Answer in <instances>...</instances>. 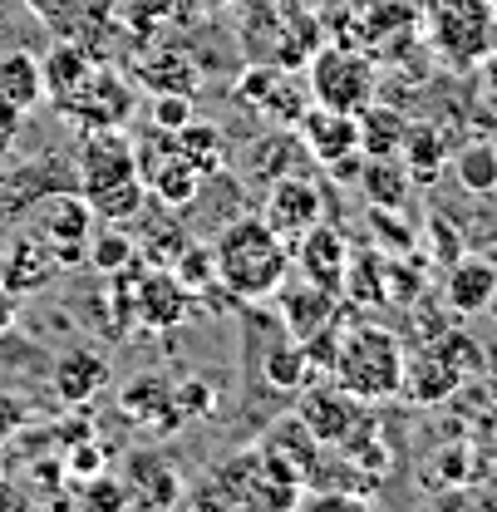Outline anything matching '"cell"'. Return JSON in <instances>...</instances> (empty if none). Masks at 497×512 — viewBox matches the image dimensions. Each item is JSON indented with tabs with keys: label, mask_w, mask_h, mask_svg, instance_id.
I'll list each match as a JSON object with an SVG mask.
<instances>
[{
	"label": "cell",
	"mask_w": 497,
	"mask_h": 512,
	"mask_svg": "<svg viewBox=\"0 0 497 512\" xmlns=\"http://www.w3.org/2000/svg\"><path fill=\"white\" fill-rule=\"evenodd\" d=\"M74 188L94 207L99 222H133L148 202V188L133 163V138L124 128H84L74 153Z\"/></svg>",
	"instance_id": "6da1fadb"
},
{
	"label": "cell",
	"mask_w": 497,
	"mask_h": 512,
	"mask_svg": "<svg viewBox=\"0 0 497 512\" xmlns=\"http://www.w3.org/2000/svg\"><path fill=\"white\" fill-rule=\"evenodd\" d=\"M212 261H217V286L232 301H271L291 271V242H281L266 227V217H237L212 242Z\"/></svg>",
	"instance_id": "7a4b0ae2"
},
{
	"label": "cell",
	"mask_w": 497,
	"mask_h": 512,
	"mask_svg": "<svg viewBox=\"0 0 497 512\" xmlns=\"http://www.w3.org/2000/svg\"><path fill=\"white\" fill-rule=\"evenodd\" d=\"M404 340L389 325L360 320L350 330H340V350H335V370L330 380L340 384L345 394H355L360 404H384L404 389Z\"/></svg>",
	"instance_id": "3957f363"
},
{
	"label": "cell",
	"mask_w": 497,
	"mask_h": 512,
	"mask_svg": "<svg viewBox=\"0 0 497 512\" xmlns=\"http://www.w3.org/2000/svg\"><path fill=\"white\" fill-rule=\"evenodd\" d=\"M306 89H311V104L360 114L365 104L379 99V64L365 45H350V40L320 45L306 60Z\"/></svg>",
	"instance_id": "277c9868"
},
{
	"label": "cell",
	"mask_w": 497,
	"mask_h": 512,
	"mask_svg": "<svg viewBox=\"0 0 497 512\" xmlns=\"http://www.w3.org/2000/svg\"><path fill=\"white\" fill-rule=\"evenodd\" d=\"M493 0H424V30L438 60L473 69L493 50Z\"/></svg>",
	"instance_id": "5b68a950"
},
{
	"label": "cell",
	"mask_w": 497,
	"mask_h": 512,
	"mask_svg": "<svg viewBox=\"0 0 497 512\" xmlns=\"http://www.w3.org/2000/svg\"><path fill=\"white\" fill-rule=\"evenodd\" d=\"M133 104H138V94H133V79L128 74H119L114 64H94L89 69V79L69 94V99H60L55 109H60L69 124L79 128H128V119H133Z\"/></svg>",
	"instance_id": "8992f818"
},
{
	"label": "cell",
	"mask_w": 497,
	"mask_h": 512,
	"mask_svg": "<svg viewBox=\"0 0 497 512\" xmlns=\"http://www.w3.org/2000/svg\"><path fill=\"white\" fill-rule=\"evenodd\" d=\"M40 25L55 35V40H74L84 45L94 60H104V45L124 35V15L114 0H25Z\"/></svg>",
	"instance_id": "52a82bcc"
},
{
	"label": "cell",
	"mask_w": 497,
	"mask_h": 512,
	"mask_svg": "<svg viewBox=\"0 0 497 512\" xmlns=\"http://www.w3.org/2000/svg\"><path fill=\"white\" fill-rule=\"evenodd\" d=\"M153 133H158V138L133 143L138 178H143V188H148L153 202H163L168 212H183V207H192V197H197V188H202V173L178 153L173 133H163V128H153Z\"/></svg>",
	"instance_id": "ba28073f"
},
{
	"label": "cell",
	"mask_w": 497,
	"mask_h": 512,
	"mask_svg": "<svg viewBox=\"0 0 497 512\" xmlns=\"http://www.w3.org/2000/svg\"><path fill=\"white\" fill-rule=\"evenodd\" d=\"M94 207L84 202V192L79 188H60L45 197V207H40V242L50 247V256L60 261V266H79V261H89V242L84 237H94Z\"/></svg>",
	"instance_id": "9c48e42d"
},
{
	"label": "cell",
	"mask_w": 497,
	"mask_h": 512,
	"mask_svg": "<svg viewBox=\"0 0 497 512\" xmlns=\"http://www.w3.org/2000/svg\"><path fill=\"white\" fill-rule=\"evenodd\" d=\"M256 453H261V468H266V473H276V478L306 488V478H311L315 468H320V458H325V444L306 429V419L291 409V414H281V419L256 439Z\"/></svg>",
	"instance_id": "30bf717a"
},
{
	"label": "cell",
	"mask_w": 497,
	"mask_h": 512,
	"mask_svg": "<svg viewBox=\"0 0 497 512\" xmlns=\"http://www.w3.org/2000/svg\"><path fill=\"white\" fill-rule=\"evenodd\" d=\"M192 291L168 271V266H133V320L143 330H173L192 316Z\"/></svg>",
	"instance_id": "8fae6325"
},
{
	"label": "cell",
	"mask_w": 497,
	"mask_h": 512,
	"mask_svg": "<svg viewBox=\"0 0 497 512\" xmlns=\"http://www.w3.org/2000/svg\"><path fill=\"white\" fill-rule=\"evenodd\" d=\"M119 414H124L128 424H138L143 434H153V439H173L187 424L178 399H173V384L163 380V375H153V370L124 380V389H119Z\"/></svg>",
	"instance_id": "7c38bea8"
},
{
	"label": "cell",
	"mask_w": 497,
	"mask_h": 512,
	"mask_svg": "<svg viewBox=\"0 0 497 512\" xmlns=\"http://www.w3.org/2000/svg\"><path fill=\"white\" fill-rule=\"evenodd\" d=\"M355 25H360L355 45H370V55H404L419 40L424 10L419 0H365Z\"/></svg>",
	"instance_id": "4fadbf2b"
},
{
	"label": "cell",
	"mask_w": 497,
	"mask_h": 512,
	"mask_svg": "<svg viewBox=\"0 0 497 512\" xmlns=\"http://www.w3.org/2000/svg\"><path fill=\"white\" fill-rule=\"evenodd\" d=\"M266 227L281 237V242H296L301 232H311L315 222L325 217V197L306 173H291V178H276L266 188V207H261Z\"/></svg>",
	"instance_id": "5bb4252c"
},
{
	"label": "cell",
	"mask_w": 497,
	"mask_h": 512,
	"mask_svg": "<svg viewBox=\"0 0 497 512\" xmlns=\"http://www.w3.org/2000/svg\"><path fill=\"white\" fill-rule=\"evenodd\" d=\"M119 483L128 493V508L163 512L173 503H183V478L158 448H133L124 458V468H119Z\"/></svg>",
	"instance_id": "9a60e30c"
},
{
	"label": "cell",
	"mask_w": 497,
	"mask_h": 512,
	"mask_svg": "<svg viewBox=\"0 0 497 512\" xmlns=\"http://www.w3.org/2000/svg\"><path fill=\"white\" fill-rule=\"evenodd\" d=\"M291 261L301 266L306 281H315V286H325V291L340 296V286H345V261H350V242H345L340 227H330V222L320 217L311 232H301V237L291 242Z\"/></svg>",
	"instance_id": "2e32d148"
},
{
	"label": "cell",
	"mask_w": 497,
	"mask_h": 512,
	"mask_svg": "<svg viewBox=\"0 0 497 512\" xmlns=\"http://www.w3.org/2000/svg\"><path fill=\"white\" fill-rule=\"evenodd\" d=\"M296 414L306 419V429H311L325 448H340L350 434H355V424L365 419L360 399H355V394H345L335 380L320 384V389H306V394H301V404H296Z\"/></svg>",
	"instance_id": "e0dca14e"
},
{
	"label": "cell",
	"mask_w": 497,
	"mask_h": 512,
	"mask_svg": "<svg viewBox=\"0 0 497 512\" xmlns=\"http://www.w3.org/2000/svg\"><path fill=\"white\" fill-rule=\"evenodd\" d=\"M271 301L281 306V330L296 335V340H311V335H320L325 325H335V316H340V296L306 281V276L301 281H281V291Z\"/></svg>",
	"instance_id": "ac0fdd59"
},
{
	"label": "cell",
	"mask_w": 497,
	"mask_h": 512,
	"mask_svg": "<svg viewBox=\"0 0 497 512\" xmlns=\"http://www.w3.org/2000/svg\"><path fill=\"white\" fill-rule=\"evenodd\" d=\"M296 133H301L311 163H320V168H330L345 153H360V124H355V114H340V109H325V104H311L296 119Z\"/></svg>",
	"instance_id": "d6986e66"
},
{
	"label": "cell",
	"mask_w": 497,
	"mask_h": 512,
	"mask_svg": "<svg viewBox=\"0 0 497 512\" xmlns=\"http://www.w3.org/2000/svg\"><path fill=\"white\" fill-rule=\"evenodd\" d=\"M497 296V266L483 256H458L453 266H443V306L453 316H483Z\"/></svg>",
	"instance_id": "ffe728a7"
},
{
	"label": "cell",
	"mask_w": 497,
	"mask_h": 512,
	"mask_svg": "<svg viewBox=\"0 0 497 512\" xmlns=\"http://www.w3.org/2000/svg\"><path fill=\"white\" fill-rule=\"evenodd\" d=\"M306 163H311V153H306L301 133H296V128H281V124L271 128V133H261V138L247 148V178L261 183V188H271L276 178L301 173Z\"/></svg>",
	"instance_id": "44dd1931"
},
{
	"label": "cell",
	"mask_w": 497,
	"mask_h": 512,
	"mask_svg": "<svg viewBox=\"0 0 497 512\" xmlns=\"http://www.w3.org/2000/svg\"><path fill=\"white\" fill-rule=\"evenodd\" d=\"M463 380H468V375L429 340L424 350H414V355L404 360V389H399V394L414 399V404H443Z\"/></svg>",
	"instance_id": "7402d4cb"
},
{
	"label": "cell",
	"mask_w": 497,
	"mask_h": 512,
	"mask_svg": "<svg viewBox=\"0 0 497 512\" xmlns=\"http://www.w3.org/2000/svg\"><path fill=\"white\" fill-rule=\"evenodd\" d=\"M55 394H60L64 404H74V409H84L104 384H109V355L104 350H94V345H79V350H64L60 360H55Z\"/></svg>",
	"instance_id": "603a6c76"
},
{
	"label": "cell",
	"mask_w": 497,
	"mask_h": 512,
	"mask_svg": "<svg viewBox=\"0 0 497 512\" xmlns=\"http://www.w3.org/2000/svg\"><path fill=\"white\" fill-rule=\"evenodd\" d=\"M55 271H60V261L50 256V247L40 237H15L5 247V256H0V286L10 296H30V291L50 286Z\"/></svg>",
	"instance_id": "cb8c5ba5"
},
{
	"label": "cell",
	"mask_w": 497,
	"mask_h": 512,
	"mask_svg": "<svg viewBox=\"0 0 497 512\" xmlns=\"http://www.w3.org/2000/svg\"><path fill=\"white\" fill-rule=\"evenodd\" d=\"M448 138H443V128L438 124H409L404 128V143H399V163L409 168V178L419 183V188H429L438 183V173L448 168Z\"/></svg>",
	"instance_id": "d4e9b609"
},
{
	"label": "cell",
	"mask_w": 497,
	"mask_h": 512,
	"mask_svg": "<svg viewBox=\"0 0 497 512\" xmlns=\"http://www.w3.org/2000/svg\"><path fill=\"white\" fill-rule=\"evenodd\" d=\"M133 79L148 89V94H197L202 89V69L187 60L183 50H153L143 55Z\"/></svg>",
	"instance_id": "484cf974"
},
{
	"label": "cell",
	"mask_w": 497,
	"mask_h": 512,
	"mask_svg": "<svg viewBox=\"0 0 497 512\" xmlns=\"http://www.w3.org/2000/svg\"><path fill=\"white\" fill-rule=\"evenodd\" d=\"M94 55L84 50V45H74V40H55L50 45V55L40 60V69H45V99L50 104H60V99H69L84 79H89V69H94Z\"/></svg>",
	"instance_id": "4316f807"
},
{
	"label": "cell",
	"mask_w": 497,
	"mask_h": 512,
	"mask_svg": "<svg viewBox=\"0 0 497 512\" xmlns=\"http://www.w3.org/2000/svg\"><path fill=\"white\" fill-rule=\"evenodd\" d=\"M256 473H261V458H256V444L222 458L212 468V488L207 498L212 503H227V508H251V493H256Z\"/></svg>",
	"instance_id": "83f0119b"
},
{
	"label": "cell",
	"mask_w": 497,
	"mask_h": 512,
	"mask_svg": "<svg viewBox=\"0 0 497 512\" xmlns=\"http://www.w3.org/2000/svg\"><path fill=\"white\" fill-rule=\"evenodd\" d=\"M0 94L15 104V109H40L45 99V69H40V55L30 50H5L0 55Z\"/></svg>",
	"instance_id": "f1b7e54d"
},
{
	"label": "cell",
	"mask_w": 497,
	"mask_h": 512,
	"mask_svg": "<svg viewBox=\"0 0 497 512\" xmlns=\"http://www.w3.org/2000/svg\"><path fill=\"white\" fill-rule=\"evenodd\" d=\"M355 183L365 192V207H399L404 212V202L414 192V178H409V168L399 158H365Z\"/></svg>",
	"instance_id": "f546056e"
},
{
	"label": "cell",
	"mask_w": 497,
	"mask_h": 512,
	"mask_svg": "<svg viewBox=\"0 0 497 512\" xmlns=\"http://www.w3.org/2000/svg\"><path fill=\"white\" fill-rule=\"evenodd\" d=\"M173 143H178V153H183L202 178H217L222 163H227V138H222V128L212 124V119H197V114H192V119L173 133Z\"/></svg>",
	"instance_id": "4dcf8cb0"
},
{
	"label": "cell",
	"mask_w": 497,
	"mask_h": 512,
	"mask_svg": "<svg viewBox=\"0 0 497 512\" xmlns=\"http://www.w3.org/2000/svg\"><path fill=\"white\" fill-rule=\"evenodd\" d=\"M355 124H360V153L365 158H399V143H404V128H409V119L399 109L374 99L355 114Z\"/></svg>",
	"instance_id": "1f68e13d"
},
{
	"label": "cell",
	"mask_w": 497,
	"mask_h": 512,
	"mask_svg": "<svg viewBox=\"0 0 497 512\" xmlns=\"http://www.w3.org/2000/svg\"><path fill=\"white\" fill-rule=\"evenodd\" d=\"M261 375H266L271 389H281V394L306 389V384H311V355H306V345H301L296 335H281V340L261 355Z\"/></svg>",
	"instance_id": "d6a6232c"
},
{
	"label": "cell",
	"mask_w": 497,
	"mask_h": 512,
	"mask_svg": "<svg viewBox=\"0 0 497 512\" xmlns=\"http://www.w3.org/2000/svg\"><path fill=\"white\" fill-rule=\"evenodd\" d=\"M340 296H350L360 311L389 306V296H384V252H379V247L350 252V261H345V286H340Z\"/></svg>",
	"instance_id": "836d02e7"
},
{
	"label": "cell",
	"mask_w": 497,
	"mask_h": 512,
	"mask_svg": "<svg viewBox=\"0 0 497 512\" xmlns=\"http://www.w3.org/2000/svg\"><path fill=\"white\" fill-rule=\"evenodd\" d=\"M448 163H453V178H458V188L468 197H493L497 192V143L478 138V143L458 148Z\"/></svg>",
	"instance_id": "e575fe53"
},
{
	"label": "cell",
	"mask_w": 497,
	"mask_h": 512,
	"mask_svg": "<svg viewBox=\"0 0 497 512\" xmlns=\"http://www.w3.org/2000/svg\"><path fill=\"white\" fill-rule=\"evenodd\" d=\"M128 261H138V242L124 232V222H104L89 237V266L104 271V276H114V271H124Z\"/></svg>",
	"instance_id": "d590c367"
},
{
	"label": "cell",
	"mask_w": 497,
	"mask_h": 512,
	"mask_svg": "<svg viewBox=\"0 0 497 512\" xmlns=\"http://www.w3.org/2000/svg\"><path fill=\"white\" fill-rule=\"evenodd\" d=\"M384 296L389 306H414L424 296V266L414 261V252L384 256Z\"/></svg>",
	"instance_id": "8d00e7d4"
},
{
	"label": "cell",
	"mask_w": 497,
	"mask_h": 512,
	"mask_svg": "<svg viewBox=\"0 0 497 512\" xmlns=\"http://www.w3.org/2000/svg\"><path fill=\"white\" fill-rule=\"evenodd\" d=\"M365 222H370L379 252L404 256V252H414V247H419V237H414V227L399 217V207H365Z\"/></svg>",
	"instance_id": "74e56055"
},
{
	"label": "cell",
	"mask_w": 497,
	"mask_h": 512,
	"mask_svg": "<svg viewBox=\"0 0 497 512\" xmlns=\"http://www.w3.org/2000/svg\"><path fill=\"white\" fill-rule=\"evenodd\" d=\"M168 271L183 281L192 296H202V291H212V286H217V261H212V247H202V242H187L183 256H178Z\"/></svg>",
	"instance_id": "f35d334b"
},
{
	"label": "cell",
	"mask_w": 497,
	"mask_h": 512,
	"mask_svg": "<svg viewBox=\"0 0 497 512\" xmlns=\"http://www.w3.org/2000/svg\"><path fill=\"white\" fill-rule=\"evenodd\" d=\"M192 242L178 222H163V227H148V237H143V252H138V261L143 266H173L178 256H183V247Z\"/></svg>",
	"instance_id": "ab89813d"
},
{
	"label": "cell",
	"mask_w": 497,
	"mask_h": 512,
	"mask_svg": "<svg viewBox=\"0 0 497 512\" xmlns=\"http://www.w3.org/2000/svg\"><path fill=\"white\" fill-rule=\"evenodd\" d=\"M281 79V64H247L242 74H237V84H232V94H237V104H247L251 114L266 104V94H271V84Z\"/></svg>",
	"instance_id": "60d3db41"
},
{
	"label": "cell",
	"mask_w": 497,
	"mask_h": 512,
	"mask_svg": "<svg viewBox=\"0 0 497 512\" xmlns=\"http://www.w3.org/2000/svg\"><path fill=\"white\" fill-rule=\"evenodd\" d=\"M424 232H429V256H434L438 266H453V261L463 256V227H458V222H448L443 212L429 217V227H424Z\"/></svg>",
	"instance_id": "b9f144b4"
},
{
	"label": "cell",
	"mask_w": 497,
	"mask_h": 512,
	"mask_svg": "<svg viewBox=\"0 0 497 512\" xmlns=\"http://www.w3.org/2000/svg\"><path fill=\"white\" fill-rule=\"evenodd\" d=\"M192 114H197L192 94H153V104H148V124L163 128V133H178Z\"/></svg>",
	"instance_id": "7bdbcfd3"
},
{
	"label": "cell",
	"mask_w": 497,
	"mask_h": 512,
	"mask_svg": "<svg viewBox=\"0 0 497 512\" xmlns=\"http://www.w3.org/2000/svg\"><path fill=\"white\" fill-rule=\"evenodd\" d=\"M173 399H178V409H183V419H207V414H217V389L207 380H183L173 384Z\"/></svg>",
	"instance_id": "ee69618b"
},
{
	"label": "cell",
	"mask_w": 497,
	"mask_h": 512,
	"mask_svg": "<svg viewBox=\"0 0 497 512\" xmlns=\"http://www.w3.org/2000/svg\"><path fill=\"white\" fill-rule=\"evenodd\" d=\"M434 345L453 360V365H458V370H463V375L483 370V345H478V340H468V335H458V330H443Z\"/></svg>",
	"instance_id": "f6af8a7d"
},
{
	"label": "cell",
	"mask_w": 497,
	"mask_h": 512,
	"mask_svg": "<svg viewBox=\"0 0 497 512\" xmlns=\"http://www.w3.org/2000/svg\"><path fill=\"white\" fill-rule=\"evenodd\" d=\"M104 463H109V453L94 444V439H79V444H69V478H94V473H104Z\"/></svg>",
	"instance_id": "bcb514c9"
},
{
	"label": "cell",
	"mask_w": 497,
	"mask_h": 512,
	"mask_svg": "<svg viewBox=\"0 0 497 512\" xmlns=\"http://www.w3.org/2000/svg\"><path fill=\"white\" fill-rule=\"evenodd\" d=\"M20 124H25V109H15V104L0 94V163L10 158V148H15V138H20Z\"/></svg>",
	"instance_id": "7dc6e473"
},
{
	"label": "cell",
	"mask_w": 497,
	"mask_h": 512,
	"mask_svg": "<svg viewBox=\"0 0 497 512\" xmlns=\"http://www.w3.org/2000/svg\"><path fill=\"white\" fill-rule=\"evenodd\" d=\"M15 424H20V404H15V399H10V394L0 389V444H5V439L15 434Z\"/></svg>",
	"instance_id": "c3c4849f"
},
{
	"label": "cell",
	"mask_w": 497,
	"mask_h": 512,
	"mask_svg": "<svg viewBox=\"0 0 497 512\" xmlns=\"http://www.w3.org/2000/svg\"><path fill=\"white\" fill-rule=\"evenodd\" d=\"M10 301H15V296L0 286V325H10Z\"/></svg>",
	"instance_id": "681fc988"
},
{
	"label": "cell",
	"mask_w": 497,
	"mask_h": 512,
	"mask_svg": "<svg viewBox=\"0 0 497 512\" xmlns=\"http://www.w3.org/2000/svg\"><path fill=\"white\" fill-rule=\"evenodd\" d=\"M488 30H493V50H497V0H493V25Z\"/></svg>",
	"instance_id": "f907efd6"
},
{
	"label": "cell",
	"mask_w": 497,
	"mask_h": 512,
	"mask_svg": "<svg viewBox=\"0 0 497 512\" xmlns=\"http://www.w3.org/2000/svg\"><path fill=\"white\" fill-rule=\"evenodd\" d=\"M202 5H217L222 10V5H237V0H202Z\"/></svg>",
	"instance_id": "816d5d0a"
},
{
	"label": "cell",
	"mask_w": 497,
	"mask_h": 512,
	"mask_svg": "<svg viewBox=\"0 0 497 512\" xmlns=\"http://www.w3.org/2000/svg\"><path fill=\"white\" fill-rule=\"evenodd\" d=\"M488 311H493V316H497V296H493V306H488Z\"/></svg>",
	"instance_id": "f5cc1de1"
}]
</instances>
